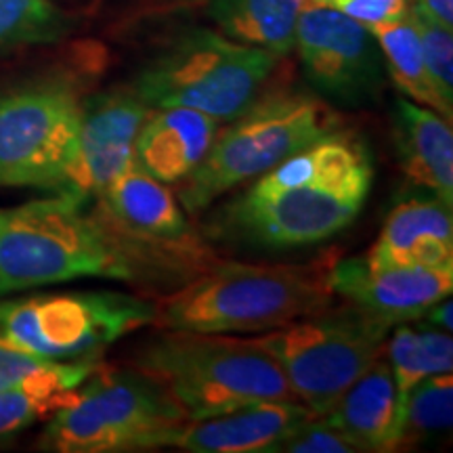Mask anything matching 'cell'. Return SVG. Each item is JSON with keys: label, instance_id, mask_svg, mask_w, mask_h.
I'll use <instances>...</instances> for the list:
<instances>
[{"label": "cell", "instance_id": "1", "mask_svg": "<svg viewBox=\"0 0 453 453\" xmlns=\"http://www.w3.org/2000/svg\"><path fill=\"white\" fill-rule=\"evenodd\" d=\"M64 194L0 208V296L82 277L143 288L180 286L196 263L118 229Z\"/></svg>", "mask_w": 453, "mask_h": 453}, {"label": "cell", "instance_id": "2", "mask_svg": "<svg viewBox=\"0 0 453 453\" xmlns=\"http://www.w3.org/2000/svg\"><path fill=\"white\" fill-rule=\"evenodd\" d=\"M373 157L355 133L336 128L300 147L220 206L212 229L269 250L326 242L353 223L370 196Z\"/></svg>", "mask_w": 453, "mask_h": 453}, {"label": "cell", "instance_id": "3", "mask_svg": "<svg viewBox=\"0 0 453 453\" xmlns=\"http://www.w3.org/2000/svg\"><path fill=\"white\" fill-rule=\"evenodd\" d=\"M334 258L304 265L217 263L156 300V326L203 334H265L332 307Z\"/></svg>", "mask_w": 453, "mask_h": 453}, {"label": "cell", "instance_id": "4", "mask_svg": "<svg viewBox=\"0 0 453 453\" xmlns=\"http://www.w3.org/2000/svg\"><path fill=\"white\" fill-rule=\"evenodd\" d=\"M130 365L160 382L191 422L294 399L273 357L254 338L234 334L160 332L141 344Z\"/></svg>", "mask_w": 453, "mask_h": 453}, {"label": "cell", "instance_id": "5", "mask_svg": "<svg viewBox=\"0 0 453 453\" xmlns=\"http://www.w3.org/2000/svg\"><path fill=\"white\" fill-rule=\"evenodd\" d=\"M183 407L160 382L137 367H105L73 390L41 437L57 453H130L174 447L189 424Z\"/></svg>", "mask_w": 453, "mask_h": 453}, {"label": "cell", "instance_id": "6", "mask_svg": "<svg viewBox=\"0 0 453 453\" xmlns=\"http://www.w3.org/2000/svg\"><path fill=\"white\" fill-rule=\"evenodd\" d=\"M336 128H342V118L317 95L294 90L258 95L229 127L219 128L200 166L180 180L177 200L189 214L206 211L219 197Z\"/></svg>", "mask_w": 453, "mask_h": 453}, {"label": "cell", "instance_id": "7", "mask_svg": "<svg viewBox=\"0 0 453 453\" xmlns=\"http://www.w3.org/2000/svg\"><path fill=\"white\" fill-rule=\"evenodd\" d=\"M280 57L196 27L170 42L137 73L130 88L156 107H191L229 122L248 110Z\"/></svg>", "mask_w": 453, "mask_h": 453}, {"label": "cell", "instance_id": "8", "mask_svg": "<svg viewBox=\"0 0 453 453\" xmlns=\"http://www.w3.org/2000/svg\"><path fill=\"white\" fill-rule=\"evenodd\" d=\"M390 330L387 321L347 303L254 340L280 365L294 399L315 416H327L344 390L384 355Z\"/></svg>", "mask_w": 453, "mask_h": 453}, {"label": "cell", "instance_id": "9", "mask_svg": "<svg viewBox=\"0 0 453 453\" xmlns=\"http://www.w3.org/2000/svg\"><path fill=\"white\" fill-rule=\"evenodd\" d=\"M154 321V300L124 292L0 296V340L53 361L97 359L116 340Z\"/></svg>", "mask_w": 453, "mask_h": 453}, {"label": "cell", "instance_id": "10", "mask_svg": "<svg viewBox=\"0 0 453 453\" xmlns=\"http://www.w3.org/2000/svg\"><path fill=\"white\" fill-rule=\"evenodd\" d=\"M82 97L67 78L0 93V187L57 191L76 154Z\"/></svg>", "mask_w": 453, "mask_h": 453}, {"label": "cell", "instance_id": "11", "mask_svg": "<svg viewBox=\"0 0 453 453\" xmlns=\"http://www.w3.org/2000/svg\"><path fill=\"white\" fill-rule=\"evenodd\" d=\"M300 61L309 81L330 99L361 105L382 87V50L370 27L304 0L296 24Z\"/></svg>", "mask_w": 453, "mask_h": 453}, {"label": "cell", "instance_id": "12", "mask_svg": "<svg viewBox=\"0 0 453 453\" xmlns=\"http://www.w3.org/2000/svg\"><path fill=\"white\" fill-rule=\"evenodd\" d=\"M151 107L133 88L82 101L76 154L55 194L88 203L134 160V141Z\"/></svg>", "mask_w": 453, "mask_h": 453}, {"label": "cell", "instance_id": "13", "mask_svg": "<svg viewBox=\"0 0 453 453\" xmlns=\"http://www.w3.org/2000/svg\"><path fill=\"white\" fill-rule=\"evenodd\" d=\"M97 208L118 229L150 246L183 257L202 269L214 265L168 185L147 174L134 160L101 191Z\"/></svg>", "mask_w": 453, "mask_h": 453}, {"label": "cell", "instance_id": "14", "mask_svg": "<svg viewBox=\"0 0 453 453\" xmlns=\"http://www.w3.org/2000/svg\"><path fill=\"white\" fill-rule=\"evenodd\" d=\"M330 283L336 296L395 327L422 319L434 303L451 296L453 267L372 269L350 257L334 260Z\"/></svg>", "mask_w": 453, "mask_h": 453}, {"label": "cell", "instance_id": "15", "mask_svg": "<svg viewBox=\"0 0 453 453\" xmlns=\"http://www.w3.org/2000/svg\"><path fill=\"white\" fill-rule=\"evenodd\" d=\"M361 258L372 269L453 267L451 206L437 196L399 202Z\"/></svg>", "mask_w": 453, "mask_h": 453}, {"label": "cell", "instance_id": "16", "mask_svg": "<svg viewBox=\"0 0 453 453\" xmlns=\"http://www.w3.org/2000/svg\"><path fill=\"white\" fill-rule=\"evenodd\" d=\"M311 418L315 413L298 399L265 401L189 422L174 447L189 453H271Z\"/></svg>", "mask_w": 453, "mask_h": 453}, {"label": "cell", "instance_id": "17", "mask_svg": "<svg viewBox=\"0 0 453 453\" xmlns=\"http://www.w3.org/2000/svg\"><path fill=\"white\" fill-rule=\"evenodd\" d=\"M220 124L191 107H156L139 128L134 162L162 183H180L206 157Z\"/></svg>", "mask_w": 453, "mask_h": 453}, {"label": "cell", "instance_id": "18", "mask_svg": "<svg viewBox=\"0 0 453 453\" xmlns=\"http://www.w3.org/2000/svg\"><path fill=\"white\" fill-rule=\"evenodd\" d=\"M403 403L382 355L344 390L326 418L347 433L364 453L395 451L401 445Z\"/></svg>", "mask_w": 453, "mask_h": 453}, {"label": "cell", "instance_id": "19", "mask_svg": "<svg viewBox=\"0 0 453 453\" xmlns=\"http://www.w3.org/2000/svg\"><path fill=\"white\" fill-rule=\"evenodd\" d=\"M393 141L405 177L453 206L451 122L428 107L401 97L395 104Z\"/></svg>", "mask_w": 453, "mask_h": 453}, {"label": "cell", "instance_id": "20", "mask_svg": "<svg viewBox=\"0 0 453 453\" xmlns=\"http://www.w3.org/2000/svg\"><path fill=\"white\" fill-rule=\"evenodd\" d=\"M303 4L304 0H208V11L226 38L283 57L294 49Z\"/></svg>", "mask_w": 453, "mask_h": 453}, {"label": "cell", "instance_id": "21", "mask_svg": "<svg viewBox=\"0 0 453 453\" xmlns=\"http://www.w3.org/2000/svg\"><path fill=\"white\" fill-rule=\"evenodd\" d=\"M367 27H370L378 47L382 50L395 87L413 104L428 107V110L443 116L447 122H451L453 105L441 97L433 78H430L426 61H424L420 36H418L416 26H413L410 11L399 19L380 21V24H372Z\"/></svg>", "mask_w": 453, "mask_h": 453}, {"label": "cell", "instance_id": "22", "mask_svg": "<svg viewBox=\"0 0 453 453\" xmlns=\"http://www.w3.org/2000/svg\"><path fill=\"white\" fill-rule=\"evenodd\" d=\"M390 338L384 342L390 372L396 388L405 396L424 378L434 373H451L453 370V340L451 332L439 327H416L413 321L399 324L388 332Z\"/></svg>", "mask_w": 453, "mask_h": 453}, {"label": "cell", "instance_id": "23", "mask_svg": "<svg viewBox=\"0 0 453 453\" xmlns=\"http://www.w3.org/2000/svg\"><path fill=\"white\" fill-rule=\"evenodd\" d=\"M97 365V359H44L0 340V388L30 387L65 393L81 387Z\"/></svg>", "mask_w": 453, "mask_h": 453}, {"label": "cell", "instance_id": "24", "mask_svg": "<svg viewBox=\"0 0 453 453\" xmlns=\"http://www.w3.org/2000/svg\"><path fill=\"white\" fill-rule=\"evenodd\" d=\"M70 30V15L50 0H0V49L57 42Z\"/></svg>", "mask_w": 453, "mask_h": 453}, {"label": "cell", "instance_id": "25", "mask_svg": "<svg viewBox=\"0 0 453 453\" xmlns=\"http://www.w3.org/2000/svg\"><path fill=\"white\" fill-rule=\"evenodd\" d=\"M453 420V378L451 373H434L424 378L405 396L401 445L420 441L451 430Z\"/></svg>", "mask_w": 453, "mask_h": 453}, {"label": "cell", "instance_id": "26", "mask_svg": "<svg viewBox=\"0 0 453 453\" xmlns=\"http://www.w3.org/2000/svg\"><path fill=\"white\" fill-rule=\"evenodd\" d=\"M73 390H47V388H0V441H7L21 430L36 422L50 418L57 410L72 401Z\"/></svg>", "mask_w": 453, "mask_h": 453}, {"label": "cell", "instance_id": "27", "mask_svg": "<svg viewBox=\"0 0 453 453\" xmlns=\"http://www.w3.org/2000/svg\"><path fill=\"white\" fill-rule=\"evenodd\" d=\"M410 17L422 42L424 61L434 87L447 104L453 105V30L439 24L418 3L410 4Z\"/></svg>", "mask_w": 453, "mask_h": 453}, {"label": "cell", "instance_id": "28", "mask_svg": "<svg viewBox=\"0 0 453 453\" xmlns=\"http://www.w3.org/2000/svg\"><path fill=\"white\" fill-rule=\"evenodd\" d=\"M359 445L326 416H315L281 439L271 453H359Z\"/></svg>", "mask_w": 453, "mask_h": 453}, {"label": "cell", "instance_id": "29", "mask_svg": "<svg viewBox=\"0 0 453 453\" xmlns=\"http://www.w3.org/2000/svg\"><path fill=\"white\" fill-rule=\"evenodd\" d=\"M309 3L340 11L364 26H372L403 17L410 11L411 0H309Z\"/></svg>", "mask_w": 453, "mask_h": 453}, {"label": "cell", "instance_id": "30", "mask_svg": "<svg viewBox=\"0 0 453 453\" xmlns=\"http://www.w3.org/2000/svg\"><path fill=\"white\" fill-rule=\"evenodd\" d=\"M451 309H453L451 296H447L443 300H439V303H434L433 307H430L426 313L422 315V319H426L428 326L439 327V330H445V332H451L453 330Z\"/></svg>", "mask_w": 453, "mask_h": 453}, {"label": "cell", "instance_id": "31", "mask_svg": "<svg viewBox=\"0 0 453 453\" xmlns=\"http://www.w3.org/2000/svg\"><path fill=\"white\" fill-rule=\"evenodd\" d=\"M413 3L426 9L439 24L453 30V0H413Z\"/></svg>", "mask_w": 453, "mask_h": 453}, {"label": "cell", "instance_id": "32", "mask_svg": "<svg viewBox=\"0 0 453 453\" xmlns=\"http://www.w3.org/2000/svg\"><path fill=\"white\" fill-rule=\"evenodd\" d=\"M160 4H168V7H189V4H202L208 0H156Z\"/></svg>", "mask_w": 453, "mask_h": 453}, {"label": "cell", "instance_id": "33", "mask_svg": "<svg viewBox=\"0 0 453 453\" xmlns=\"http://www.w3.org/2000/svg\"><path fill=\"white\" fill-rule=\"evenodd\" d=\"M411 3H413V0H411Z\"/></svg>", "mask_w": 453, "mask_h": 453}]
</instances>
